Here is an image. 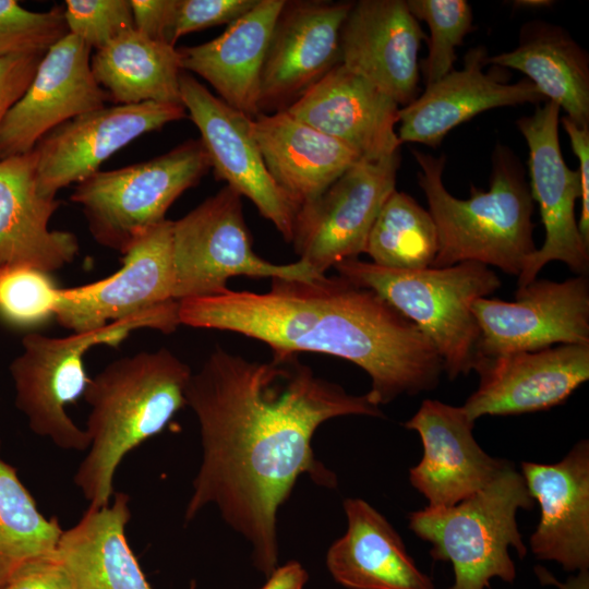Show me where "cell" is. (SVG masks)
<instances>
[{
    "mask_svg": "<svg viewBox=\"0 0 589 589\" xmlns=\"http://www.w3.org/2000/svg\"><path fill=\"white\" fill-rule=\"evenodd\" d=\"M286 0H257L218 37L178 48L181 68L208 82L230 107L261 113V75L276 21Z\"/></svg>",
    "mask_w": 589,
    "mask_h": 589,
    "instance_id": "obj_25",
    "label": "cell"
},
{
    "mask_svg": "<svg viewBox=\"0 0 589 589\" xmlns=\"http://www.w3.org/2000/svg\"><path fill=\"white\" fill-rule=\"evenodd\" d=\"M172 229L169 219L148 229L123 254L115 274L60 288L55 310L60 325L73 333L91 332L178 302L173 299Z\"/></svg>",
    "mask_w": 589,
    "mask_h": 589,
    "instance_id": "obj_12",
    "label": "cell"
},
{
    "mask_svg": "<svg viewBox=\"0 0 589 589\" xmlns=\"http://www.w3.org/2000/svg\"><path fill=\"white\" fill-rule=\"evenodd\" d=\"M425 39L406 1L360 0L340 29V63L405 107L419 96V52Z\"/></svg>",
    "mask_w": 589,
    "mask_h": 589,
    "instance_id": "obj_18",
    "label": "cell"
},
{
    "mask_svg": "<svg viewBox=\"0 0 589 589\" xmlns=\"http://www.w3.org/2000/svg\"><path fill=\"white\" fill-rule=\"evenodd\" d=\"M486 63L522 72L568 119L589 128L588 53L561 26L530 21L515 49L488 57Z\"/></svg>",
    "mask_w": 589,
    "mask_h": 589,
    "instance_id": "obj_29",
    "label": "cell"
},
{
    "mask_svg": "<svg viewBox=\"0 0 589 589\" xmlns=\"http://www.w3.org/2000/svg\"><path fill=\"white\" fill-rule=\"evenodd\" d=\"M334 268L376 292L411 321L436 349L449 380L473 371L480 328L471 308L501 287L491 267L462 262L438 268L394 269L354 257L338 262Z\"/></svg>",
    "mask_w": 589,
    "mask_h": 589,
    "instance_id": "obj_5",
    "label": "cell"
},
{
    "mask_svg": "<svg viewBox=\"0 0 589 589\" xmlns=\"http://www.w3.org/2000/svg\"><path fill=\"white\" fill-rule=\"evenodd\" d=\"M43 56L15 55L0 59V130L8 112L28 87Z\"/></svg>",
    "mask_w": 589,
    "mask_h": 589,
    "instance_id": "obj_38",
    "label": "cell"
},
{
    "mask_svg": "<svg viewBox=\"0 0 589 589\" xmlns=\"http://www.w3.org/2000/svg\"><path fill=\"white\" fill-rule=\"evenodd\" d=\"M63 8L68 33L95 51L134 28L129 0H65Z\"/></svg>",
    "mask_w": 589,
    "mask_h": 589,
    "instance_id": "obj_36",
    "label": "cell"
},
{
    "mask_svg": "<svg viewBox=\"0 0 589 589\" xmlns=\"http://www.w3.org/2000/svg\"><path fill=\"white\" fill-rule=\"evenodd\" d=\"M406 3L411 14L430 29L429 52L420 62L426 87L454 70L456 49L472 29V10L466 0H407Z\"/></svg>",
    "mask_w": 589,
    "mask_h": 589,
    "instance_id": "obj_33",
    "label": "cell"
},
{
    "mask_svg": "<svg viewBox=\"0 0 589 589\" xmlns=\"http://www.w3.org/2000/svg\"><path fill=\"white\" fill-rule=\"evenodd\" d=\"M471 309L480 328L478 360L589 344L587 275L563 281L536 278L517 288L514 301L480 298Z\"/></svg>",
    "mask_w": 589,
    "mask_h": 589,
    "instance_id": "obj_11",
    "label": "cell"
},
{
    "mask_svg": "<svg viewBox=\"0 0 589 589\" xmlns=\"http://www.w3.org/2000/svg\"><path fill=\"white\" fill-rule=\"evenodd\" d=\"M180 325L228 330L274 354L320 352L348 360L371 378L376 405L434 389L442 360L423 333L369 288L340 276L272 278L263 293L229 288L179 301Z\"/></svg>",
    "mask_w": 589,
    "mask_h": 589,
    "instance_id": "obj_2",
    "label": "cell"
},
{
    "mask_svg": "<svg viewBox=\"0 0 589 589\" xmlns=\"http://www.w3.org/2000/svg\"><path fill=\"white\" fill-rule=\"evenodd\" d=\"M309 579L305 568L297 561L278 566L260 589H303Z\"/></svg>",
    "mask_w": 589,
    "mask_h": 589,
    "instance_id": "obj_42",
    "label": "cell"
},
{
    "mask_svg": "<svg viewBox=\"0 0 589 589\" xmlns=\"http://www.w3.org/2000/svg\"><path fill=\"white\" fill-rule=\"evenodd\" d=\"M352 2L286 1L261 75L260 109L287 108L340 63L339 36Z\"/></svg>",
    "mask_w": 589,
    "mask_h": 589,
    "instance_id": "obj_19",
    "label": "cell"
},
{
    "mask_svg": "<svg viewBox=\"0 0 589 589\" xmlns=\"http://www.w3.org/2000/svg\"><path fill=\"white\" fill-rule=\"evenodd\" d=\"M183 104L142 103L105 106L47 133L34 147L41 194L57 193L97 172L115 153L137 137L185 118Z\"/></svg>",
    "mask_w": 589,
    "mask_h": 589,
    "instance_id": "obj_15",
    "label": "cell"
},
{
    "mask_svg": "<svg viewBox=\"0 0 589 589\" xmlns=\"http://www.w3.org/2000/svg\"><path fill=\"white\" fill-rule=\"evenodd\" d=\"M130 4L136 31L172 45L171 32L178 0H131Z\"/></svg>",
    "mask_w": 589,
    "mask_h": 589,
    "instance_id": "obj_40",
    "label": "cell"
},
{
    "mask_svg": "<svg viewBox=\"0 0 589 589\" xmlns=\"http://www.w3.org/2000/svg\"><path fill=\"white\" fill-rule=\"evenodd\" d=\"M536 575L542 585H552L558 589H589V572L580 570L576 576H570L565 582L558 581L544 567L537 566Z\"/></svg>",
    "mask_w": 589,
    "mask_h": 589,
    "instance_id": "obj_43",
    "label": "cell"
},
{
    "mask_svg": "<svg viewBox=\"0 0 589 589\" xmlns=\"http://www.w3.org/2000/svg\"><path fill=\"white\" fill-rule=\"evenodd\" d=\"M478 388L462 408L476 421L551 409L589 378V344L481 358Z\"/></svg>",
    "mask_w": 589,
    "mask_h": 589,
    "instance_id": "obj_17",
    "label": "cell"
},
{
    "mask_svg": "<svg viewBox=\"0 0 589 589\" xmlns=\"http://www.w3.org/2000/svg\"><path fill=\"white\" fill-rule=\"evenodd\" d=\"M68 34L63 7L35 12L15 0H0V59L45 55Z\"/></svg>",
    "mask_w": 589,
    "mask_h": 589,
    "instance_id": "obj_35",
    "label": "cell"
},
{
    "mask_svg": "<svg viewBox=\"0 0 589 589\" xmlns=\"http://www.w3.org/2000/svg\"><path fill=\"white\" fill-rule=\"evenodd\" d=\"M574 154L579 160L580 215L578 229L584 241L589 244V128L581 127L567 117L561 119Z\"/></svg>",
    "mask_w": 589,
    "mask_h": 589,
    "instance_id": "obj_41",
    "label": "cell"
},
{
    "mask_svg": "<svg viewBox=\"0 0 589 589\" xmlns=\"http://www.w3.org/2000/svg\"><path fill=\"white\" fill-rule=\"evenodd\" d=\"M347 530L328 549L326 566L348 589H434L388 520L362 498L344 501Z\"/></svg>",
    "mask_w": 589,
    "mask_h": 589,
    "instance_id": "obj_27",
    "label": "cell"
},
{
    "mask_svg": "<svg viewBox=\"0 0 589 589\" xmlns=\"http://www.w3.org/2000/svg\"><path fill=\"white\" fill-rule=\"evenodd\" d=\"M191 374L185 362L160 348L119 358L89 378L83 395L89 445L73 478L89 506L110 503L122 459L185 406Z\"/></svg>",
    "mask_w": 589,
    "mask_h": 589,
    "instance_id": "obj_3",
    "label": "cell"
},
{
    "mask_svg": "<svg viewBox=\"0 0 589 589\" xmlns=\"http://www.w3.org/2000/svg\"><path fill=\"white\" fill-rule=\"evenodd\" d=\"M98 85L116 105L182 104L178 48L129 29L91 58Z\"/></svg>",
    "mask_w": 589,
    "mask_h": 589,
    "instance_id": "obj_30",
    "label": "cell"
},
{
    "mask_svg": "<svg viewBox=\"0 0 589 589\" xmlns=\"http://www.w3.org/2000/svg\"><path fill=\"white\" fill-rule=\"evenodd\" d=\"M560 110L555 103L546 100L532 115L516 121L529 148V189L545 231L542 247L527 260L517 277L518 288L534 280L553 261L566 264L577 275H587L589 271V244L579 232L576 217L579 171L570 169L562 155Z\"/></svg>",
    "mask_w": 589,
    "mask_h": 589,
    "instance_id": "obj_13",
    "label": "cell"
},
{
    "mask_svg": "<svg viewBox=\"0 0 589 589\" xmlns=\"http://www.w3.org/2000/svg\"><path fill=\"white\" fill-rule=\"evenodd\" d=\"M185 406L199 422L202 461L184 519L215 505L250 543L254 566L266 577L278 567L277 513L298 478L337 485L314 456L317 428L344 416L384 417L368 394L316 376L296 353L260 362L220 347L192 372Z\"/></svg>",
    "mask_w": 589,
    "mask_h": 589,
    "instance_id": "obj_1",
    "label": "cell"
},
{
    "mask_svg": "<svg viewBox=\"0 0 589 589\" xmlns=\"http://www.w3.org/2000/svg\"><path fill=\"white\" fill-rule=\"evenodd\" d=\"M92 49L68 34L41 58L23 96L0 130V158L26 154L50 131L109 99L96 82Z\"/></svg>",
    "mask_w": 589,
    "mask_h": 589,
    "instance_id": "obj_16",
    "label": "cell"
},
{
    "mask_svg": "<svg viewBox=\"0 0 589 589\" xmlns=\"http://www.w3.org/2000/svg\"><path fill=\"white\" fill-rule=\"evenodd\" d=\"M533 505L521 473L507 462L486 486L460 503L410 513L409 528L431 543L433 560L452 564L449 589H484L493 578L515 580L509 548L520 558L527 554L516 516Z\"/></svg>",
    "mask_w": 589,
    "mask_h": 589,
    "instance_id": "obj_6",
    "label": "cell"
},
{
    "mask_svg": "<svg viewBox=\"0 0 589 589\" xmlns=\"http://www.w3.org/2000/svg\"><path fill=\"white\" fill-rule=\"evenodd\" d=\"M172 256L178 302L220 292L237 276L308 279L324 275L301 260L274 264L259 256L241 195L228 185L173 221Z\"/></svg>",
    "mask_w": 589,
    "mask_h": 589,
    "instance_id": "obj_9",
    "label": "cell"
},
{
    "mask_svg": "<svg viewBox=\"0 0 589 589\" xmlns=\"http://www.w3.org/2000/svg\"><path fill=\"white\" fill-rule=\"evenodd\" d=\"M437 249L436 227L429 211L395 189L373 223L364 253L382 267L423 269L431 267Z\"/></svg>",
    "mask_w": 589,
    "mask_h": 589,
    "instance_id": "obj_32",
    "label": "cell"
},
{
    "mask_svg": "<svg viewBox=\"0 0 589 589\" xmlns=\"http://www.w3.org/2000/svg\"><path fill=\"white\" fill-rule=\"evenodd\" d=\"M400 151L376 161L359 160L315 201L301 206L292 244L299 260L320 274L364 253L368 236L395 190Z\"/></svg>",
    "mask_w": 589,
    "mask_h": 589,
    "instance_id": "obj_10",
    "label": "cell"
},
{
    "mask_svg": "<svg viewBox=\"0 0 589 589\" xmlns=\"http://www.w3.org/2000/svg\"><path fill=\"white\" fill-rule=\"evenodd\" d=\"M62 531L58 519L40 513L16 469L0 456V588L29 563L53 554Z\"/></svg>",
    "mask_w": 589,
    "mask_h": 589,
    "instance_id": "obj_31",
    "label": "cell"
},
{
    "mask_svg": "<svg viewBox=\"0 0 589 589\" xmlns=\"http://www.w3.org/2000/svg\"><path fill=\"white\" fill-rule=\"evenodd\" d=\"M176 302L165 309L121 321L101 328L50 337L29 333L22 339V352L10 363L15 406L28 428L67 450H87L89 438L67 413V407L83 397L89 377L84 366L86 352L99 345L117 346L131 332L152 328L173 332L179 323Z\"/></svg>",
    "mask_w": 589,
    "mask_h": 589,
    "instance_id": "obj_7",
    "label": "cell"
},
{
    "mask_svg": "<svg viewBox=\"0 0 589 589\" xmlns=\"http://www.w3.org/2000/svg\"><path fill=\"white\" fill-rule=\"evenodd\" d=\"M0 589H75V587L55 552L26 565Z\"/></svg>",
    "mask_w": 589,
    "mask_h": 589,
    "instance_id": "obj_39",
    "label": "cell"
},
{
    "mask_svg": "<svg viewBox=\"0 0 589 589\" xmlns=\"http://www.w3.org/2000/svg\"><path fill=\"white\" fill-rule=\"evenodd\" d=\"M404 426L422 441L423 456L409 469V482L429 507H450L472 496L508 462L481 448L462 406L425 399Z\"/></svg>",
    "mask_w": 589,
    "mask_h": 589,
    "instance_id": "obj_20",
    "label": "cell"
},
{
    "mask_svg": "<svg viewBox=\"0 0 589 589\" xmlns=\"http://www.w3.org/2000/svg\"><path fill=\"white\" fill-rule=\"evenodd\" d=\"M36 179L34 151L0 159V266L50 274L72 263L80 245L74 233L49 228L60 201L41 194Z\"/></svg>",
    "mask_w": 589,
    "mask_h": 589,
    "instance_id": "obj_24",
    "label": "cell"
},
{
    "mask_svg": "<svg viewBox=\"0 0 589 589\" xmlns=\"http://www.w3.org/2000/svg\"><path fill=\"white\" fill-rule=\"evenodd\" d=\"M257 0H178L171 44L190 33L230 24L249 12Z\"/></svg>",
    "mask_w": 589,
    "mask_h": 589,
    "instance_id": "obj_37",
    "label": "cell"
},
{
    "mask_svg": "<svg viewBox=\"0 0 589 589\" xmlns=\"http://www.w3.org/2000/svg\"><path fill=\"white\" fill-rule=\"evenodd\" d=\"M422 189L437 232L438 249L431 267L477 262L518 277L537 251L533 240L534 202L518 157L502 144L492 155L489 190L470 187L468 199L445 188L444 155L412 149Z\"/></svg>",
    "mask_w": 589,
    "mask_h": 589,
    "instance_id": "obj_4",
    "label": "cell"
},
{
    "mask_svg": "<svg viewBox=\"0 0 589 589\" xmlns=\"http://www.w3.org/2000/svg\"><path fill=\"white\" fill-rule=\"evenodd\" d=\"M180 96L200 131L215 177L252 201L291 242L298 206L269 175L251 130L252 118L230 107L185 71L180 76Z\"/></svg>",
    "mask_w": 589,
    "mask_h": 589,
    "instance_id": "obj_14",
    "label": "cell"
},
{
    "mask_svg": "<svg viewBox=\"0 0 589 589\" xmlns=\"http://www.w3.org/2000/svg\"><path fill=\"white\" fill-rule=\"evenodd\" d=\"M209 169L201 140H188L152 159L98 170L76 183L70 200L81 206L94 240L123 255Z\"/></svg>",
    "mask_w": 589,
    "mask_h": 589,
    "instance_id": "obj_8",
    "label": "cell"
},
{
    "mask_svg": "<svg viewBox=\"0 0 589 589\" xmlns=\"http://www.w3.org/2000/svg\"><path fill=\"white\" fill-rule=\"evenodd\" d=\"M516 7H524V8H542V7H550L551 1L546 0H520L514 2Z\"/></svg>",
    "mask_w": 589,
    "mask_h": 589,
    "instance_id": "obj_44",
    "label": "cell"
},
{
    "mask_svg": "<svg viewBox=\"0 0 589 589\" xmlns=\"http://www.w3.org/2000/svg\"><path fill=\"white\" fill-rule=\"evenodd\" d=\"M251 130L269 175L298 209L361 160L349 147L285 109L261 112L252 118Z\"/></svg>",
    "mask_w": 589,
    "mask_h": 589,
    "instance_id": "obj_26",
    "label": "cell"
},
{
    "mask_svg": "<svg viewBox=\"0 0 589 589\" xmlns=\"http://www.w3.org/2000/svg\"><path fill=\"white\" fill-rule=\"evenodd\" d=\"M483 46L470 48L460 70H452L425 87L412 103L399 109V142L437 147L459 124L477 115L504 106L546 101L528 79L508 83L503 68L488 64Z\"/></svg>",
    "mask_w": 589,
    "mask_h": 589,
    "instance_id": "obj_21",
    "label": "cell"
},
{
    "mask_svg": "<svg viewBox=\"0 0 589 589\" xmlns=\"http://www.w3.org/2000/svg\"><path fill=\"white\" fill-rule=\"evenodd\" d=\"M399 109L389 96L341 63L285 108L368 161L400 151L395 131Z\"/></svg>",
    "mask_w": 589,
    "mask_h": 589,
    "instance_id": "obj_22",
    "label": "cell"
},
{
    "mask_svg": "<svg viewBox=\"0 0 589 589\" xmlns=\"http://www.w3.org/2000/svg\"><path fill=\"white\" fill-rule=\"evenodd\" d=\"M521 476L540 507L530 537L538 560L554 561L566 572L589 569V442L576 443L555 464L521 462Z\"/></svg>",
    "mask_w": 589,
    "mask_h": 589,
    "instance_id": "obj_23",
    "label": "cell"
},
{
    "mask_svg": "<svg viewBox=\"0 0 589 589\" xmlns=\"http://www.w3.org/2000/svg\"><path fill=\"white\" fill-rule=\"evenodd\" d=\"M59 290L49 273L14 264L0 266V318L31 328L55 316Z\"/></svg>",
    "mask_w": 589,
    "mask_h": 589,
    "instance_id": "obj_34",
    "label": "cell"
},
{
    "mask_svg": "<svg viewBox=\"0 0 589 589\" xmlns=\"http://www.w3.org/2000/svg\"><path fill=\"white\" fill-rule=\"evenodd\" d=\"M129 503L130 496L119 492L108 505L88 506L75 526L62 531L56 556L75 589H153L128 542Z\"/></svg>",
    "mask_w": 589,
    "mask_h": 589,
    "instance_id": "obj_28",
    "label": "cell"
}]
</instances>
